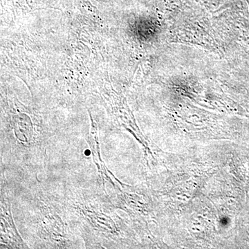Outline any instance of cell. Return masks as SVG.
I'll return each mask as SVG.
<instances>
[{
	"label": "cell",
	"mask_w": 249,
	"mask_h": 249,
	"mask_svg": "<svg viewBox=\"0 0 249 249\" xmlns=\"http://www.w3.org/2000/svg\"><path fill=\"white\" fill-rule=\"evenodd\" d=\"M1 240L7 244L10 248H25L27 245L17 231L11 212L9 203H1Z\"/></svg>",
	"instance_id": "cell-1"
},
{
	"label": "cell",
	"mask_w": 249,
	"mask_h": 249,
	"mask_svg": "<svg viewBox=\"0 0 249 249\" xmlns=\"http://www.w3.org/2000/svg\"><path fill=\"white\" fill-rule=\"evenodd\" d=\"M91 134H90L89 142L91 144V147H92V154L93 160L95 163L97 165L98 171L103 175H106V168L102 160H101L100 157V150L99 145H98V127L96 124L93 122V119H91Z\"/></svg>",
	"instance_id": "cell-2"
}]
</instances>
